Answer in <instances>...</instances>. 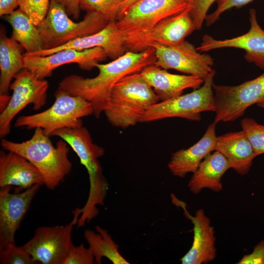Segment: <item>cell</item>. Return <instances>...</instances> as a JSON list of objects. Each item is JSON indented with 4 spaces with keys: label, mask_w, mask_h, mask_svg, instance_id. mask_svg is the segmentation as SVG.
Segmentation results:
<instances>
[{
    "label": "cell",
    "mask_w": 264,
    "mask_h": 264,
    "mask_svg": "<svg viewBox=\"0 0 264 264\" xmlns=\"http://www.w3.org/2000/svg\"><path fill=\"white\" fill-rule=\"evenodd\" d=\"M156 59L153 47L140 52L127 51L109 63L98 64L99 73L96 77L86 78L75 74L69 75L60 82L58 88L90 102L93 114L99 118L108 107L114 85L124 77L140 72L154 64Z\"/></svg>",
    "instance_id": "6da1fadb"
},
{
    "label": "cell",
    "mask_w": 264,
    "mask_h": 264,
    "mask_svg": "<svg viewBox=\"0 0 264 264\" xmlns=\"http://www.w3.org/2000/svg\"><path fill=\"white\" fill-rule=\"evenodd\" d=\"M0 144L5 151L18 154L31 162L39 171L49 190L56 188L71 170L68 144L62 139L54 146L41 128H36L27 141L19 143L2 139Z\"/></svg>",
    "instance_id": "7a4b0ae2"
},
{
    "label": "cell",
    "mask_w": 264,
    "mask_h": 264,
    "mask_svg": "<svg viewBox=\"0 0 264 264\" xmlns=\"http://www.w3.org/2000/svg\"><path fill=\"white\" fill-rule=\"evenodd\" d=\"M51 136H58L65 141L79 157L87 169L89 180L88 198L82 208L81 219L89 222L98 214V205H103L109 184L103 174L98 159L105 154L104 149L93 143L88 130L83 126L67 127L53 132Z\"/></svg>",
    "instance_id": "3957f363"
},
{
    "label": "cell",
    "mask_w": 264,
    "mask_h": 264,
    "mask_svg": "<svg viewBox=\"0 0 264 264\" xmlns=\"http://www.w3.org/2000/svg\"><path fill=\"white\" fill-rule=\"evenodd\" d=\"M159 102L153 88L137 72L124 77L114 85L104 112L111 125L126 129L140 122L145 111Z\"/></svg>",
    "instance_id": "277c9868"
},
{
    "label": "cell",
    "mask_w": 264,
    "mask_h": 264,
    "mask_svg": "<svg viewBox=\"0 0 264 264\" xmlns=\"http://www.w3.org/2000/svg\"><path fill=\"white\" fill-rule=\"evenodd\" d=\"M110 22L96 11L87 12L79 22L71 20L65 9L50 0L45 17L37 25L44 49L59 47L78 38L92 35L103 29Z\"/></svg>",
    "instance_id": "5b68a950"
},
{
    "label": "cell",
    "mask_w": 264,
    "mask_h": 264,
    "mask_svg": "<svg viewBox=\"0 0 264 264\" xmlns=\"http://www.w3.org/2000/svg\"><path fill=\"white\" fill-rule=\"evenodd\" d=\"M54 96L55 102L49 108L40 113L19 117L15 127L28 130L41 128L45 135L50 137L58 130L83 126L82 118L93 113L90 103L81 97L59 88Z\"/></svg>",
    "instance_id": "8992f818"
},
{
    "label": "cell",
    "mask_w": 264,
    "mask_h": 264,
    "mask_svg": "<svg viewBox=\"0 0 264 264\" xmlns=\"http://www.w3.org/2000/svg\"><path fill=\"white\" fill-rule=\"evenodd\" d=\"M215 75L214 70L204 79L202 86L190 93L154 105L145 111L140 122H151L172 117L199 121L201 120V112L215 111L213 88Z\"/></svg>",
    "instance_id": "52a82bcc"
},
{
    "label": "cell",
    "mask_w": 264,
    "mask_h": 264,
    "mask_svg": "<svg viewBox=\"0 0 264 264\" xmlns=\"http://www.w3.org/2000/svg\"><path fill=\"white\" fill-rule=\"evenodd\" d=\"M81 213V208H76L72 220L66 225L37 228L31 239L22 247L37 264H63L73 244L72 229Z\"/></svg>",
    "instance_id": "ba28073f"
},
{
    "label": "cell",
    "mask_w": 264,
    "mask_h": 264,
    "mask_svg": "<svg viewBox=\"0 0 264 264\" xmlns=\"http://www.w3.org/2000/svg\"><path fill=\"white\" fill-rule=\"evenodd\" d=\"M196 26L189 9L166 18L146 30L124 35L127 51L140 52L154 44L172 45L185 40Z\"/></svg>",
    "instance_id": "9c48e42d"
},
{
    "label": "cell",
    "mask_w": 264,
    "mask_h": 264,
    "mask_svg": "<svg viewBox=\"0 0 264 264\" xmlns=\"http://www.w3.org/2000/svg\"><path fill=\"white\" fill-rule=\"evenodd\" d=\"M216 115L214 122H227L242 116L246 110L264 100V73L237 86L213 84Z\"/></svg>",
    "instance_id": "30bf717a"
},
{
    "label": "cell",
    "mask_w": 264,
    "mask_h": 264,
    "mask_svg": "<svg viewBox=\"0 0 264 264\" xmlns=\"http://www.w3.org/2000/svg\"><path fill=\"white\" fill-rule=\"evenodd\" d=\"M10 84L12 94L6 108L0 112V136L3 138L10 132L13 119L29 104L38 110L46 104L47 81L37 78L26 68L19 71Z\"/></svg>",
    "instance_id": "8fae6325"
},
{
    "label": "cell",
    "mask_w": 264,
    "mask_h": 264,
    "mask_svg": "<svg viewBox=\"0 0 264 264\" xmlns=\"http://www.w3.org/2000/svg\"><path fill=\"white\" fill-rule=\"evenodd\" d=\"M189 6L186 0H138L117 21L124 35L146 30Z\"/></svg>",
    "instance_id": "7c38bea8"
},
{
    "label": "cell",
    "mask_w": 264,
    "mask_h": 264,
    "mask_svg": "<svg viewBox=\"0 0 264 264\" xmlns=\"http://www.w3.org/2000/svg\"><path fill=\"white\" fill-rule=\"evenodd\" d=\"M154 64L163 69H174L205 79L214 70V60L209 54L199 52L190 42L172 45L154 44Z\"/></svg>",
    "instance_id": "4fadbf2b"
},
{
    "label": "cell",
    "mask_w": 264,
    "mask_h": 264,
    "mask_svg": "<svg viewBox=\"0 0 264 264\" xmlns=\"http://www.w3.org/2000/svg\"><path fill=\"white\" fill-rule=\"evenodd\" d=\"M23 57L24 68L41 80L50 77L54 70L66 64L76 63L81 69L91 70L108 58L105 51L100 47L83 50L66 48L45 56Z\"/></svg>",
    "instance_id": "5bb4252c"
},
{
    "label": "cell",
    "mask_w": 264,
    "mask_h": 264,
    "mask_svg": "<svg viewBox=\"0 0 264 264\" xmlns=\"http://www.w3.org/2000/svg\"><path fill=\"white\" fill-rule=\"evenodd\" d=\"M42 185L11 193L6 186L0 191V250L15 244V236L35 195Z\"/></svg>",
    "instance_id": "9a60e30c"
},
{
    "label": "cell",
    "mask_w": 264,
    "mask_h": 264,
    "mask_svg": "<svg viewBox=\"0 0 264 264\" xmlns=\"http://www.w3.org/2000/svg\"><path fill=\"white\" fill-rule=\"evenodd\" d=\"M250 27L246 33L231 39L220 40L205 34L197 49L200 52L224 47L240 48L245 51L244 57L249 63H254L264 70V30L260 27L254 9L249 10Z\"/></svg>",
    "instance_id": "2e32d148"
},
{
    "label": "cell",
    "mask_w": 264,
    "mask_h": 264,
    "mask_svg": "<svg viewBox=\"0 0 264 264\" xmlns=\"http://www.w3.org/2000/svg\"><path fill=\"white\" fill-rule=\"evenodd\" d=\"M175 203L183 209L184 215L193 224L194 238L189 250L180 259L182 264H207L216 257L215 231L210 219L203 209L197 210L195 216L191 215L186 209L184 203L173 198Z\"/></svg>",
    "instance_id": "e0dca14e"
},
{
    "label": "cell",
    "mask_w": 264,
    "mask_h": 264,
    "mask_svg": "<svg viewBox=\"0 0 264 264\" xmlns=\"http://www.w3.org/2000/svg\"><path fill=\"white\" fill-rule=\"evenodd\" d=\"M96 47L103 48L108 58L112 60L125 53L127 50L124 35L120 30L116 21L109 22L103 29L96 33L78 38L59 47L43 49L31 53H25L23 55L45 56L66 48L83 50Z\"/></svg>",
    "instance_id": "ac0fdd59"
},
{
    "label": "cell",
    "mask_w": 264,
    "mask_h": 264,
    "mask_svg": "<svg viewBox=\"0 0 264 264\" xmlns=\"http://www.w3.org/2000/svg\"><path fill=\"white\" fill-rule=\"evenodd\" d=\"M140 73L153 88L159 102L181 95L187 88L198 89L204 81L197 76L171 73L155 64L146 66Z\"/></svg>",
    "instance_id": "d6986e66"
},
{
    "label": "cell",
    "mask_w": 264,
    "mask_h": 264,
    "mask_svg": "<svg viewBox=\"0 0 264 264\" xmlns=\"http://www.w3.org/2000/svg\"><path fill=\"white\" fill-rule=\"evenodd\" d=\"M0 152V187L16 186L18 192L36 184H44L39 171L23 156L15 152Z\"/></svg>",
    "instance_id": "ffe728a7"
},
{
    "label": "cell",
    "mask_w": 264,
    "mask_h": 264,
    "mask_svg": "<svg viewBox=\"0 0 264 264\" xmlns=\"http://www.w3.org/2000/svg\"><path fill=\"white\" fill-rule=\"evenodd\" d=\"M216 124L214 122L210 124L201 138L192 146L172 154L168 167L173 176L183 178L194 173L204 158L215 151Z\"/></svg>",
    "instance_id": "44dd1931"
},
{
    "label": "cell",
    "mask_w": 264,
    "mask_h": 264,
    "mask_svg": "<svg viewBox=\"0 0 264 264\" xmlns=\"http://www.w3.org/2000/svg\"><path fill=\"white\" fill-rule=\"evenodd\" d=\"M215 151L222 154L231 168L241 176L248 173L256 156L243 130L229 132L217 137Z\"/></svg>",
    "instance_id": "7402d4cb"
},
{
    "label": "cell",
    "mask_w": 264,
    "mask_h": 264,
    "mask_svg": "<svg viewBox=\"0 0 264 264\" xmlns=\"http://www.w3.org/2000/svg\"><path fill=\"white\" fill-rule=\"evenodd\" d=\"M231 168L227 158L220 152L214 151L201 161L190 179L188 187L194 194L204 189L219 192L222 190L221 177Z\"/></svg>",
    "instance_id": "603a6c76"
},
{
    "label": "cell",
    "mask_w": 264,
    "mask_h": 264,
    "mask_svg": "<svg viewBox=\"0 0 264 264\" xmlns=\"http://www.w3.org/2000/svg\"><path fill=\"white\" fill-rule=\"evenodd\" d=\"M22 47L13 38H8L1 29L0 36V95H8L11 81L24 68Z\"/></svg>",
    "instance_id": "cb8c5ba5"
},
{
    "label": "cell",
    "mask_w": 264,
    "mask_h": 264,
    "mask_svg": "<svg viewBox=\"0 0 264 264\" xmlns=\"http://www.w3.org/2000/svg\"><path fill=\"white\" fill-rule=\"evenodd\" d=\"M12 28L11 38L25 50L31 53L44 49L39 30L29 17L20 9L4 17Z\"/></svg>",
    "instance_id": "d4e9b609"
},
{
    "label": "cell",
    "mask_w": 264,
    "mask_h": 264,
    "mask_svg": "<svg viewBox=\"0 0 264 264\" xmlns=\"http://www.w3.org/2000/svg\"><path fill=\"white\" fill-rule=\"evenodd\" d=\"M97 232L87 229L84 237L94 257V263L101 264L102 259L106 258L113 264H129L119 251V246L108 231L100 226L95 227Z\"/></svg>",
    "instance_id": "484cf974"
},
{
    "label": "cell",
    "mask_w": 264,
    "mask_h": 264,
    "mask_svg": "<svg viewBox=\"0 0 264 264\" xmlns=\"http://www.w3.org/2000/svg\"><path fill=\"white\" fill-rule=\"evenodd\" d=\"M123 0H80L81 10L87 12L96 11L108 21H117Z\"/></svg>",
    "instance_id": "4316f807"
},
{
    "label": "cell",
    "mask_w": 264,
    "mask_h": 264,
    "mask_svg": "<svg viewBox=\"0 0 264 264\" xmlns=\"http://www.w3.org/2000/svg\"><path fill=\"white\" fill-rule=\"evenodd\" d=\"M241 123L256 156L264 154V125L251 118H243Z\"/></svg>",
    "instance_id": "83f0119b"
},
{
    "label": "cell",
    "mask_w": 264,
    "mask_h": 264,
    "mask_svg": "<svg viewBox=\"0 0 264 264\" xmlns=\"http://www.w3.org/2000/svg\"><path fill=\"white\" fill-rule=\"evenodd\" d=\"M50 3L49 0H19V6L37 26L47 15Z\"/></svg>",
    "instance_id": "f1b7e54d"
},
{
    "label": "cell",
    "mask_w": 264,
    "mask_h": 264,
    "mask_svg": "<svg viewBox=\"0 0 264 264\" xmlns=\"http://www.w3.org/2000/svg\"><path fill=\"white\" fill-rule=\"evenodd\" d=\"M1 264H37L23 248L15 244H9L0 250Z\"/></svg>",
    "instance_id": "f546056e"
},
{
    "label": "cell",
    "mask_w": 264,
    "mask_h": 264,
    "mask_svg": "<svg viewBox=\"0 0 264 264\" xmlns=\"http://www.w3.org/2000/svg\"><path fill=\"white\" fill-rule=\"evenodd\" d=\"M189 6V12L194 22L196 30H200L207 12L217 0H186Z\"/></svg>",
    "instance_id": "4dcf8cb0"
},
{
    "label": "cell",
    "mask_w": 264,
    "mask_h": 264,
    "mask_svg": "<svg viewBox=\"0 0 264 264\" xmlns=\"http://www.w3.org/2000/svg\"><path fill=\"white\" fill-rule=\"evenodd\" d=\"M94 257L89 248L83 244L75 246L72 244L63 264H92Z\"/></svg>",
    "instance_id": "1f68e13d"
},
{
    "label": "cell",
    "mask_w": 264,
    "mask_h": 264,
    "mask_svg": "<svg viewBox=\"0 0 264 264\" xmlns=\"http://www.w3.org/2000/svg\"><path fill=\"white\" fill-rule=\"evenodd\" d=\"M253 0H217V8L212 13L207 14L205 21L207 26H210L219 20L221 14L232 8L242 7Z\"/></svg>",
    "instance_id": "d6a6232c"
},
{
    "label": "cell",
    "mask_w": 264,
    "mask_h": 264,
    "mask_svg": "<svg viewBox=\"0 0 264 264\" xmlns=\"http://www.w3.org/2000/svg\"><path fill=\"white\" fill-rule=\"evenodd\" d=\"M238 264H264V239L254 247L253 251L244 255Z\"/></svg>",
    "instance_id": "836d02e7"
},
{
    "label": "cell",
    "mask_w": 264,
    "mask_h": 264,
    "mask_svg": "<svg viewBox=\"0 0 264 264\" xmlns=\"http://www.w3.org/2000/svg\"><path fill=\"white\" fill-rule=\"evenodd\" d=\"M58 4L65 9L67 14L75 19H78L80 16V0H55Z\"/></svg>",
    "instance_id": "e575fe53"
},
{
    "label": "cell",
    "mask_w": 264,
    "mask_h": 264,
    "mask_svg": "<svg viewBox=\"0 0 264 264\" xmlns=\"http://www.w3.org/2000/svg\"><path fill=\"white\" fill-rule=\"evenodd\" d=\"M17 6H19V0H0V17L10 14Z\"/></svg>",
    "instance_id": "d590c367"
},
{
    "label": "cell",
    "mask_w": 264,
    "mask_h": 264,
    "mask_svg": "<svg viewBox=\"0 0 264 264\" xmlns=\"http://www.w3.org/2000/svg\"><path fill=\"white\" fill-rule=\"evenodd\" d=\"M138 0H123L120 8L118 20L123 15L126 10Z\"/></svg>",
    "instance_id": "8d00e7d4"
},
{
    "label": "cell",
    "mask_w": 264,
    "mask_h": 264,
    "mask_svg": "<svg viewBox=\"0 0 264 264\" xmlns=\"http://www.w3.org/2000/svg\"><path fill=\"white\" fill-rule=\"evenodd\" d=\"M257 105L260 107L264 108V100H263L262 101L260 102V103H258Z\"/></svg>",
    "instance_id": "74e56055"
}]
</instances>
